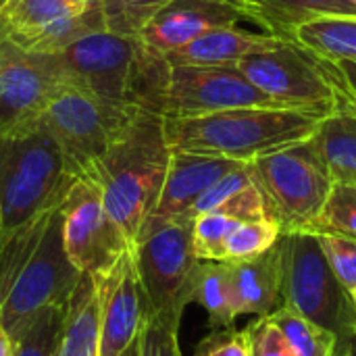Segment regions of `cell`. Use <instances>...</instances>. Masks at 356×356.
<instances>
[{"instance_id": "cell-13", "label": "cell", "mask_w": 356, "mask_h": 356, "mask_svg": "<svg viewBox=\"0 0 356 356\" xmlns=\"http://www.w3.org/2000/svg\"><path fill=\"white\" fill-rule=\"evenodd\" d=\"M106 29L98 0L75 8L65 0H4L0 31L29 52H58L75 40Z\"/></svg>"}, {"instance_id": "cell-32", "label": "cell", "mask_w": 356, "mask_h": 356, "mask_svg": "<svg viewBox=\"0 0 356 356\" xmlns=\"http://www.w3.org/2000/svg\"><path fill=\"white\" fill-rule=\"evenodd\" d=\"M317 236L336 277L350 292L356 286V238L340 236V234H317Z\"/></svg>"}, {"instance_id": "cell-34", "label": "cell", "mask_w": 356, "mask_h": 356, "mask_svg": "<svg viewBox=\"0 0 356 356\" xmlns=\"http://www.w3.org/2000/svg\"><path fill=\"white\" fill-rule=\"evenodd\" d=\"M213 213H223L227 217H234L238 221H259V219H269L267 217V204L265 198L261 194V190L257 188V184H248L246 188H242L240 192H236L232 198H227L217 211Z\"/></svg>"}, {"instance_id": "cell-31", "label": "cell", "mask_w": 356, "mask_h": 356, "mask_svg": "<svg viewBox=\"0 0 356 356\" xmlns=\"http://www.w3.org/2000/svg\"><path fill=\"white\" fill-rule=\"evenodd\" d=\"M179 323L171 317L150 315L140 332V356H181L177 342Z\"/></svg>"}, {"instance_id": "cell-10", "label": "cell", "mask_w": 356, "mask_h": 356, "mask_svg": "<svg viewBox=\"0 0 356 356\" xmlns=\"http://www.w3.org/2000/svg\"><path fill=\"white\" fill-rule=\"evenodd\" d=\"M79 277L81 273L69 261L63 246V221L58 207L42 234L40 244L23 265L4 302L0 305V325L8 338L44 307L69 300L79 284Z\"/></svg>"}, {"instance_id": "cell-35", "label": "cell", "mask_w": 356, "mask_h": 356, "mask_svg": "<svg viewBox=\"0 0 356 356\" xmlns=\"http://www.w3.org/2000/svg\"><path fill=\"white\" fill-rule=\"evenodd\" d=\"M194 356H248L246 332L234 327L213 330L198 346Z\"/></svg>"}, {"instance_id": "cell-7", "label": "cell", "mask_w": 356, "mask_h": 356, "mask_svg": "<svg viewBox=\"0 0 356 356\" xmlns=\"http://www.w3.org/2000/svg\"><path fill=\"white\" fill-rule=\"evenodd\" d=\"M136 108L111 104L83 86L63 79L40 121L63 150L71 173L81 177L106 154Z\"/></svg>"}, {"instance_id": "cell-45", "label": "cell", "mask_w": 356, "mask_h": 356, "mask_svg": "<svg viewBox=\"0 0 356 356\" xmlns=\"http://www.w3.org/2000/svg\"><path fill=\"white\" fill-rule=\"evenodd\" d=\"M2 2H4V0H2Z\"/></svg>"}, {"instance_id": "cell-27", "label": "cell", "mask_w": 356, "mask_h": 356, "mask_svg": "<svg viewBox=\"0 0 356 356\" xmlns=\"http://www.w3.org/2000/svg\"><path fill=\"white\" fill-rule=\"evenodd\" d=\"M311 234H340L356 238V184L334 181Z\"/></svg>"}, {"instance_id": "cell-11", "label": "cell", "mask_w": 356, "mask_h": 356, "mask_svg": "<svg viewBox=\"0 0 356 356\" xmlns=\"http://www.w3.org/2000/svg\"><path fill=\"white\" fill-rule=\"evenodd\" d=\"M60 221L69 261L90 277L106 273L131 248L88 177H77L67 192L60 204Z\"/></svg>"}, {"instance_id": "cell-40", "label": "cell", "mask_w": 356, "mask_h": 356, "mask_svg": "<svg viewBox=\"0 0 356 356\" xmlns=\"http://www.w3.org/2000/svg\"><path fill=\"white\" fill-rule=\"evenodd\" d=\"M65 2L71 4V6H75V8H86V6H90L92 0H65Z\"/></svg>"}, {"instance_id": "cell-36", "label": "cell", "mask_w": 356, "mask_h": 356, "mask_svg": "<svg viewBox=\"0 0 356 356\" xmlns=\"http://www.w3.org/2000/svg\"><path fill=\"white\" fill-rule=\"evenodd\" d=\"M336 63L340 75H342V81H344V88L350 96V100L355 102L356 106V60H332Z\"/></svg>"}, {"instance_id": "cell-23", "label": "cell", "mask_w": 356, "mask_h": 356, "mask_svg": "<svg viewBox=\"0 0 356 356\" xmlns=\"http://www.w3.org/2000/svg\"><path fill=\"white\" fill-rule=\"evenodd\" d=\"M190 302L200 305L209 315V325L213 330L234 327V321L240 317L229 275V263L200 261L190 290Z\"/></svg>"}, {"instance_id": "cell-3", "label": "cell", "mask_w": 356, "mask_h": 356, "mask_svg": "<svg viewBox=\"0 0 356 356\" xmlns=\"http://www.w3.org/2000/svg\"><path fill=\"white\" fill-rule=\"evenodd\" d=\"M75 179L42 121L0 131V232L58 207Z\"/></svg>"}, {"instance_id": "cell-39", "label": "cell", "mask_w": 356, "mask_h": 356, "mask_svg": "<svg viewBox=\"0 0 356 356\" xmlns=\"http://www.w3.org/2000/svg\"><path fill=\"white\" fill-rule=\"evenodd\" d=\"M121 356H140V338H138V340H136V342H134V344H131Z\"/></svg>"}, {"instance_id": "cell-16", "label": "cell", "mask_w": 356, "mask_h": 356, "mask_svg": "<svg viewBox=\"0 0 356 356\" xmlns=\"http://www.w3.org/2000/svg\"><path fill=\"white\" fill-rule=\"evenodd\" d=\"M244 163L221 159V156H207V154H194V152H181L171 150V161L167 169V177L159 196V202L150 217L144 221L138 238L142 240L150 232L173 223V221H192L190 211L196 204V200L223 175L234 171ZM134 242V244H136Z\"/></svg>"}, {"instance_id": "cell-18", "label": "cell", "mask_w": 356, "mask_h": 356, "mask_svg": "<svg viewBox=\"0 0 356 356\" xmlns=\"http://www.w3.org/2000/svg\"><path fill=\"white\" fill-rule=\"evenodd\" d=\"M280 40L271 33H254L240 25H223L204 31L190 44L165 54L169 65L198 67H236L244 56L273 48Z\"/></svg>"}, {"instance_id": "cell-37", "label": "cell", "mask_w": 356, "mask_h": 356, "mask_svg": "<svg viewBox=\"0 0 356 356\" xmlns=\"http://www.w3.org/2000/svg\"><path fill=\"white\" fill-rule=\"evenodd\" d=\"M332 356H356V332L353 336L340 340V342L336 344V350H334V355Z\"/></svg>"}, {"instance_id": "cell-25", "label": "cell", "mask_w": 356, "mask_h": 356, "mask_svg": "<svg viewBox=\"0 0 356 356\" xmlns=\"http://www.w3.org/2000/svg\"><path fill=\"white\" fill-rule=\"evenodd\" d=\"M292 40L325 60H356V17H325L305 23Z\"/></svg>"}, {"instance_id": "cell-19", "label": "cell", "mask_w": 356, "mask_h": 356, "mask_svg": "<svg viewBox=\"0 0 356 356\" xmlns=\"http://www.w3.org/2000/svg\"><path fill=\"white\" fill-rule=\"evenodd\" d=\"M238 315L267 317L282 307V248L280 240L267 252L229 263Z\"/></svg>"}, {"instance_id": "cell-44", "label": "cell", "mask_w": 356, "mask_h": 356, "mask_svg": "<svg viewBox=\"0 0 356 356\" xmlns=\"http://www.w3.org/2000/svg\"><path fill=\"white\" fill-rule=\"evenodd\" d=\"M0 4H2V0H0Z\"/></svg>"}, {"instance_id": "cell-12", "label": "cell", "mask_w": 356, "mask_h": 356, "mask_svg": "<svg viewBox=\"0 0 356 356\" xmlns=\"http://www.w3.org/2000/svg\"><path fill=\"white\" fill-rule=\"evenodd\" d=\"M280 108L238 67L169 65L163 94V117L188 119L229 108Z\"/></svg>"}, {"instance_id": "cell-24", "label": "cell", "mask_w": 356, "mask_h": 356, "mask_svg": "<svg viewBox=\"0 0 356 356\" xmlns=\"http://www.w3.org/2000/svg\"><path fill=\"white\" fill-rule=\"evenodd\" d=\"M71 298L58 305L44 307L29 317L13 336V356H56L67 325Z\"/></svg>"}, {"instance_id": "cell-2", "label": "cell", "mask_w": 356, "mask_h": 356, "mask_svg": "<svg viewBox=\"0 0 356 356\" xmlns=\"http://www.w3.org/2000/svg\"><path fill=\"white\" fill-rule=\"evenodd\" d=\"M319 108H229L188 119H167L165 131L171 150L250 163L309 140L323 117Z\"/></svg>"}, {"instance_id": "cell-17", "label": "cell", "mask_w": 356, "mask_h": 356, "mask_svg": "<svg viewBox=\"0 0 356 356\" xmlns=\"http://www.w3.org/2000/svg\"><path fill=\"white\" fill-rule=\"evenodd\" d=\"M246 21L240 8L225 0H171L136 35L146 48L169 54L209 29L240 25Z\"/></svg>"}, {"instance_id": "cell-42", "label": "cell", "mask_w": 356, "mask_h": 356, "mask_svg": "<svg viewBox=\"0 0 356 356\" xmlns=\"http://www.w3.org/2000/svg\"><path fill=\"white\" fill-rule=\"evenodd\" d=\"M225 2H229V4H234V6H236V8H238V6H240V0H225Z\"/></svg>"}, {"instance_id": "cell-4", "label": "cell", "mask_w": 356, "mask_h": 356, "mask_svg": "<svg viewBox=\"0 0 356 356\" xmlns=\"http://www.w3.org/2000/svg\"><path fill=\"white\" fill-rule=\"evenodd\" d=\"M236 67L280 108L355 106L336 63L317 56L296 40L284 38L273 48L244 56Z\"/></svg>"}, {"instance_id": "cell-28", "label": "cell", "mask_w": 356, "mask_h": 356, "mask_svg": "<svg viewBox=\"0 0 356 356\" xmlns=\"http://www.w3.org/2000/svg\"><path fill=\"white\" fill-rule=\"evenodd\" d=\"M242 221L223 213H204L192 221V244L198 261L225 263V244Z\"/></svg>"}, {"instance_id": "cell-20", "label": "cell", "mask_w": 356, "mask_h": 356, "mask_svg": "<svg viewBox=\"0 0 356 356\" xmlns=\"http://www.w3.org/2000/svg\"><path fill=\"white\" fill-rule=\"evenodd\" d=\"M238 8L265 33L290 40L305 23L325 17H356L353 0H240Z\"/></svg>"}, {"instance_id": "cell-14", "label": "cell", "mask_w": 356, "mask_h": 356, "mask_svg": "<svg viewBox=\"0 0 356 356\" xmlns=\"http://www.w3.org/2000/svg\"><path fill=\"white\" fill-rule=\"evenodd\" d=\"M60 81L50 54L29 52L0 33V131L38 123Z\"/></svg>"}, {"instance_id": "cell-26", "label": "cell", "mask_w": 356, "mask_h": 356, "mask_svg": "<svg viewBox=\"0 0 356 356\" xmlns=\"http://www.w3.org/2000/svg\"><path fill=\"white\" fill-rule=\"evenodd\" d=\"M269 319L277 325L284 340L288 342L294 356H332L336 350L338 338L323 330L321 325L305 319L286 305L277 307Z\"/></svg>"}, {"instance_id": "cell-46", "label": "cell", "mask_w": 356, "mask_h": 356, "mask_svg": "<svg viewBox=\"0 0 356 356\" xmlns=\"http://www.w3.org/2000/svg\"><path fill=\"white\" fill-rule=\"evenodd\" d=\"M0 33H2V31H0Z\"/></svg>"}, {"instance_id": "cell-41", "label": "cell", "mask_w": 356, "mask_h": 356, "mask_svg": "<svg viewBox=\"0 0 356 356\" xmlns=\"http://www.w3.org/2000/svg\"><path fill=\"white\" fill-rule=\"evenodd\" d=\"M350 298H353V305H355V311H356V286L350 290Z\"/></svg>"}, {"instance_id": "cell-29", "label": "cell", "mask_w": 356, "mask_h": 356, "mask_svg": "<svg viewBox=\"0 0 356 356\" xmlns=\"http://www.w3.org/2000/svg\"><path fill=\"white\" fill-rule=\"evenodd\" d=\"M171 0H98L104 27L121 35H138L140 29Z\"/></svg>"}, {"instance_id": "cell-15", "label": "cell", "mask_w": 356, "mask_h": 356, "mask_svg": "<svg viewBox=\"0 0 356 356\" xmlns=\"http://www.w3.org/2000/svg\"><path fill=\"white\" fill-rule=\"evenodd\" d=\"M100 298L98 356H121L138 338L150 317L131 248L106 273L94 277Z\"/></svg>"}, {"instance_id": "cell-9", "label": "cell", "mask_w": 356, "mask_h": 356, "mask_svg": "<svg viewBox=\"0 0 356 356\" xmlns=\"http://www.w3.org/2000/svg\"><path fill=\"white\" fill-rule=\"evenodd\" d=\"M131 254L150 315L181 321L200 263L194 254L192 221H173L150 232L131 246Z\"/></svg>"}, {"instance_id": "cell-38", "label": "cell", "mask_w": 356, "mask_h": 356, "mask_svg": "<svg viewBox=\"0 0 356 356\" xmlns=\"http://www.w3.org/2000/svg\"><path fill=\"white\" fill-rule=\"evenodd\" d=\"M0 356H13V344L4 327L0 325Z\"/></svg>"}, {"instance_id": "cell-30", "label": "cell", "mask_w": 356, "mask_h": 356, "mask_svg": "<svg viewBox=\"0 0 356 356\" xmlns=\"http://www.w3.org/2000/svg\"><path fill=\"white\" fill-rule=\"evenodd\" d=\"M282 229L271 219L244 221L240 223L225 244V263L248 261L267 252L280 240Z\"/></svg>"}, {"instance_id": "cell-5", "label": "cell", "mask_w": 356, "mask_h": 356, "mask_svg": "<svg viewBox=\"0 0 356 356\" xmlns=\"http://www.w3.org/2000/svg\"><path fill=\"white\" fill-rule=\"evenodd\" d=\"M282 248V305L332 332L338 342L356 332L350 292L336 277L319 236L292 232L280 236Z\"/></svg>"}, {"instance_id": "cell-1", "label": "cell", "mask_w": 356, "mask_h": 356, "mask_svg": "<svg viewBox=\"0 0 356 356\" xmlns=\"http://www.w3.org/2000/svg\"><path fill=\"white\" fill-rule=\"evenodd\" d=\"M169 161L165 117L136 108L106 154L81 175L96 186L104 209L131 246L159 202Z\"/></svg>"}, {"instance_id": "cell-8", "label": "cell", "mask_w": 356, "mask_h": 356, "mask_svg": "<svg viewBox=\"0 0 356 356\" xmlns=\"http://www.w3.org/2000/svg\"><path fill=\"white\" fill-rule=\"evenodd\" d=\"M142 54L144 44L138 38L100 29L52 52L50 58L63 79L83 86L111 104L134 106Z\"/></svg>"}, {"instance_id": "cell-22", "label": "cell", "mask_w": 356, "mask_h": 356, "mask_svg": "<svg viewBox=\"0 0 356 356\" xmlns=\"http://www.w3.org/2000/svg\"><path fill=\"white\" fill-rule=\"evenodd\" d=\"M100 298L94 277L81 273L71 296L67 325L56 356H98L100 344Z\"/></svg>"}, {"instance_id": "cell-21", "label": "cell", "mask_w": 356, "mask_h": 356, "mask_svg": "<svg viewBox=\"0 0 356 356\" xmlns=\"http://www.w3.org/2000/svg\"><path fill=\"white\" fill-rule=\"evenodd\" d=\"M334 181L356 184V108L340 106L311 136Z\"/></svg>"}, {"instance_id": "cell-33", "label": "cell", "mask_w": 356, "mask_h": 356, "mask_svg": "<svg viewBox=\"0 0 356 356\" xmlns=\"http://www.w3.org/2000/svg\"><path fill=\"white\" fill-rule=\"evenodd\" d=\"M244 332L248 340V356H294L269 315L259 317Z\"/></svg>"}, {"instance_id": "cell-43", "label": "cell", "mask_w": 356, "mask_h": 356, "mask_svg": "<svg viewBox=\"0 0 356 356\" xmlns=\"http://www.w3.org/2000/svg\"><path fill=\"white\" fill-rule=\"evenodd\" d=\"M353 2H355V4H356V0H353Z\"/></svg>"}, {"instance_id": "cell-6", "label": "cell", "mask_w": 356, "mask_h": 356, "mask_svg": "<svg viewBox=\"0 0 356 356\" xmlns=\"http://www.w3.org/2000/svg\"><path fill=\"white\" fill-rule=\"evenodd\" d=\"M246 165L265 198L267 217L277 223L282 234L309 232L334 186L313 140L309 138Z\"/></svg>"}]
</instances>
